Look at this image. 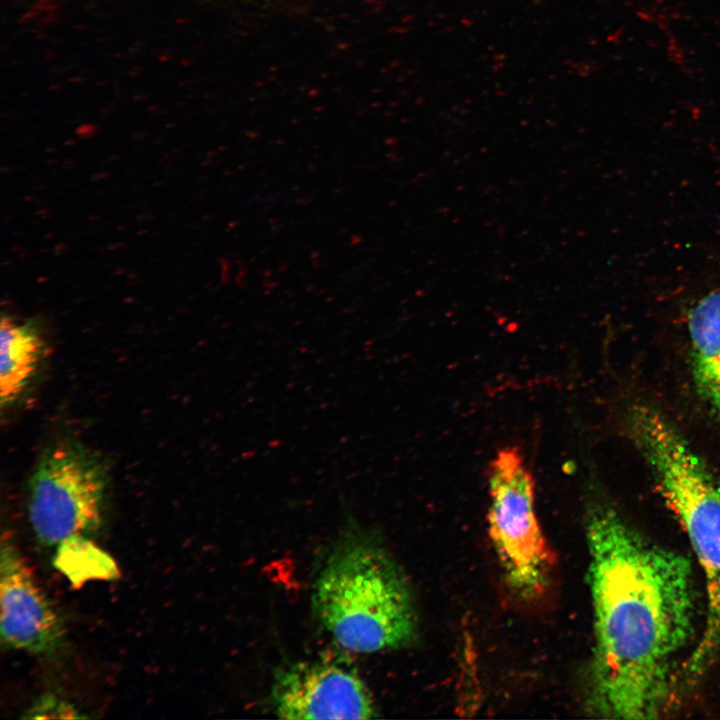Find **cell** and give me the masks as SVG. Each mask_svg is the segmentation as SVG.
Returning <instances> with one entry per match:
<instances>
[{
	"mask_svg": "<svg viewBox=\"0 0 720 720\" xmlns=\"http://www.w3.org/2000/svg\"><path fill=\"white\" fill-rule=\"evenodd\" d=\"M594 645L586 703L601 718L660 717L694 635L691 561L632 528L610 505L586 518Z\"/></svg>",
	"mask_w": 720,
	"mask_h": 720,
	"instance_id": "1",
	"label": "cell"
},
{
	"mask_svg": "<svg viewBox=\"0 0 720 720\" xmlns=\"http://www.w3.org/2000/svg\"><path fill=\"white\" fill-rule=\"evenodd\" d=\"M312 605L343 648L373 653L404 647L417 632L407 579L376 537L351 531L327 554L314 582Z\"/></svg>",
	"mask_w": 720,
	"mask_h": 720,
	"instance_id": "2",
	"label": "cell"
},
{
	"mask_svg": "<svg viewBox=\"0 0 720 720\" xmlns=\"http://www.w3.org/2000/svg\"><path fill=\"white\" fill-rule=\"evenodd\" d=\"M628 420L632 439L686 532L704 576V627L682 670L693 680L720 657V482L656 408L635 405Z\"/></svg>",
	"mask_w": 720,
	"mask_h": 720,
	"instance_id": "3",
	"label": "cell"
},
{
	"mask_svg": "<svg viewBox=\"0 0 720 720\" xmlns=\"http://www.w3.org/2000/svg\"><path fill=\"white\" fill-rule=\"evenodd\" d=\"M488 529L504 581L521 600L550 585L554 557L534 507V480L516 448L498 451L488 467Z\"/></svg>",
	"mask_w": 720,
	"mask_h": 720,
	"instance_id": "4",
	"label": "cell"
},
{
	"mask_svg": "<svg viewBox=\"0 0 720 720\" xmlns=\"http://www.w3.org/2000/svg\"><path fill=\"white\" fill-rule=\"evenodd\" d=\"M106 490L105 466L91 450L74 442L48 448L29 482L28 516L38 541L54 546L95 533Z\"/></svg>",
	"mask_w": 720,
	"mask_h": 720,
	"instance_id": "5",
	"label": "cell"
},
{
	"mask_svg": "<svg viewBox=\"0 0 720 720\" xmlns=\"http://www.w3.org/2000/svg\"><path fill=\"white\" fill-rule=\"evenodd\" d=\"M272 704L285 719H371L376 709L359 675L330 659L301 661L278 670Z\"/></svg>",
	"mask_w": 720,
	"mask_h": 720,
	"instance_id": "6",
	"label": "cell"
},
{
	"mask_svg": "<svg viewBox=\"0 0 720 720\" xmlns=\"http://www.w3.org/2000/svg\"><path fill=\"white\" fill-rule=\"evenodd\" d=\"M1 640L9 648L52 655L64 644L63 621L12 540L0 549Z\"/></svg>",
	"mask_w": 720,
	"mask_h": 720,
	"instance_id": "7",
	"label": "cell"
},
{
	"mask_svg": "<svg viewBox=\"0 0 720 720\" xmlns=\"http://www.w3.org/2000/svg\"><path fill=\"white\" fill-rule=\"evenodd\" d=\"M688 331L696 391L720 414V290L707 294L692 307Z\"/></svg>",
	"mask_w": 720,
	"mask_h": 720,
	"instance_id": "8",
	"label": "cell"
},
{
	"mask_svg": "<svg viewBox=\"0 0 720 720\" xmlns=\"http://www.w3.org/2000/svg\"><path fill=\"white\" fill-rule=\"evenodd\" d=\"M0 403L6 408L23 394L36 374L45 351L38 330L3 317L0 330Z\"/></svg>",
	"mask_w": 720,
	"mask_h": 720,
	"instance_id": "9",
	"label": "cell"
},
{
	"mask_svg": "<svg viewBox=\"0 0 720 720\" xmlns=\"http://www.w3.org/2000/svg\"><path fill=\"white\" fill-rule=\"evenodd\" d=\"M24 718H81L78 711L69 703L54 695H45L38 699Z\"/></svg>",
	"mask_w": 720,
	"mask_h": 720,
	"instance_id": "10",
	"label": "cell"
}]
</instances>
